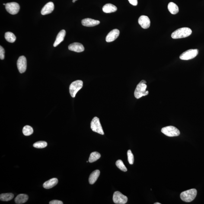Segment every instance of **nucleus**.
Wrapping results in <instances>:
<instances>
[{
  "label": "nucleus",
  "mask_w": 204,
  "mask_h": 204,
  "mask_svg": "<svg viewBox=\"0 0 204 204\" xmlns=\"http://www.w3.org/2000/svg\"><path fill=\"white\" fill-rule=\"evenodd\" d=\"M147 87L146 82L145 80H142L140 82L135 88V97L136 99H139L143 96L148 95V91H146Z\"/></svg>",
  "instance_id": "nucleus-1"
},
{
  "label": "nucleus",
  "mask_w": 204,
  "mask_h": 204,
  "mask_svg": "<svg viewBox=\"0 0 204 204\" xmlns=\"http://www.w3.org/2000/svg\"><path fill=\"white\" fill-rule=\"evenodd\" d=\"M192 33V30L189 28H182L173 32L171 34V37L174 39L182 38L190 36Z\"/></svg>",
  "instance_id": "nucleus-2"
},
{
  "label": "nucleus",
  "mask_w": 204,
  "mask_h": 204,
  "mask_svg": "<svg viewBox=\"0 0 204 204\" xmlns=\"http://www.w3.org/2000/svg\"><path fill=\"white\" fill-rule=\"evenodd\" d=\"M197 195V190L195 189H189L182 192L180 197L182 200L186 202H192L196 198Z\"/></svg>",
  "instance_id": "nucleus-3"
},
{
  "label": "nucleus",
  "mask_w": 204,
  "mask_h": 204,
  "mask_svg": "<svg viewBox=\"0 0 204 204\" xmlns=\"http://www.w3.org/2000/svg\"><path fill=\"white\" fill-rule=\"evenodd\" d=\"M161 132L166 136L169 137L177 136L180 134L179 130L175 127L168 126L162 128Z\"/></svg>",
  "instance_id": "nucleus-4"
},
{
  "label": "nucleus",
  "mask_w": 204,
  "mask_h": 204,
  "mask_svg": "<svg viewBox=\"0 0 204 204\" xmlns=\"http://www.w3.org/2000/svg\"><path fill=\"white\" fill-rule=\"evenodd\" d=\"M83 82L81 80H77L71 83L69 87V92L71 97L75 98L77 92L82 88Z\"/></svg>",
  "instance_id": "nucleus-5"
},
{
  "label": "nucleus",
  "mask_w": 204,
  "mask_h": 204,
  "mask_svg": "<svg viewBox=\"0 0 204 204\" xmlns=\"http://www.w3.org/2000/svg\"><path fill=\"white\" fill-rule=\"evenodd\" d=\"M90 127L92 130L94 132L100 134L102 135H104V132L100 124V119L97 117H94L92 119L90 124Z\"/></svg>",
  "instance_id": "nucleus-6"
},
{
  "label": "nucleus",
  "mask_w": 204,
  "mask_h": 204,
  "mask_svg": "<svg viewBox=\"0 0 204 204\" xmlns=\"http://www.w3.org/2000/svg\"><path fill=\"white\" fill-rule=\"evenodd\" d=\"M199 53L197 49H190L183 52L180 55V58L183 60H188L196 57Z\"/></svg>",
  "instance_id": "nucleus-7"
},
{
  "label": "nucleus",
  "mask_w": 204,
  "mask_h": 204,
  "mask_svg": "<svg viewBox=\"0 0 204 204\" xmlns=\"http://www.w3.org/2000/svg\"><path fill=\"white\" fill-rule=\"evenodd\" d=\"M113 200L115 203L124 204L127 202L128 199L120 192L116 191L113 194Z\"/></svg>",
  "instance_id": "nucleus-8"
},
{
  "label": "nucleus",
  "mask_w": 204,
  "mask_h": 204,
  "mask_svg": "<svg viewBox=\"0 0 204 204\" xmlns=\"http://www.w3.org/2000/svg\"><path fill=\"white\" fill-rule=\"evenodd\" d=\"M5 9L10 14L14 15L17 14L20 10V6L16 2H12L6 4Z\"/></svg>",
  "instance_id": "nucleus-9"
},
{
  "label": "nucleus",
  "mask_w": 204,
  "mask_h": 204,
  "mask_svg": "<svg viewBox=\"0 0 204 204\" xmlns=\"http://www.w3.org/2000/svg\"><path fill=\"white\" fill-rule=\"evenodd\" d=\"M17 67L20 74L24 73L27 69V60L24 56H20L17 61Z\"/></svg>",
  "instance_id": "nucleus-10"
},
{
  "label": "nucleus",
  "mask_w": 204,
  "mask_h": 204,
  "mask_svg": "<svg viewBox=\"0 0 204 204\" xmlns=\"http://www.w3.org/2000/svg\"><path fill=\"white\" fill-rule=\"evenodd\" d=\"M138 23L142 28L147 29L150 27L151 21L147 16L142 15L138 19Z\"/></svg>",
  "instance_id": "nucleus-11"
},
{
  "label": "nucleus",
  "mask_w": 204,
  "mask_h": 204,
  "mask_svg": "<svg viewBox=\"0 0 204 204\" xmlns=\"http://www.w3.org/2000/svg\"><path fill=\"white\" fill-rule=\"evenodd\" d=\"M119 33V31L117 29H115L110 31L106 36V40L107 43H110L113 41L116 40L118 37Z\"/></svg>",
  "instance_id": "nucleus-12"
},
{
  "label": "nucleus",
  "mask_w": 204,
  "mask_h": 204,
  "mask_svg": "<svg viewBox=\"0 0 204 204\" xmlns=\"http://www.w3.org/2000/svg\"><path fill=\"white\" fill-rule=\"evenodd\" d=\"M81 23L85 27H92L98 25L100 24V21L90 18H86L82 20Z\"/></svg>",
  "instance_id": "nucleus-13"
},
{
  "label": "nucleus",
  "mask_w": 204,
  "mask_h": 204,
  "mask_svg": "<svg viewBox=\"0 0 204 204\" xmlns=\"http://www.w3.org/2000/svg\"><path fill=\"white\" fill-rule=\"evenodd\" d=\"M54 9V5L53 2H49L46 4L42 8L41 14L43 15L51 14Z\"/></svg>",
  "instance_id": "nucleus-14"
},
{
  "label": "nucleus",
  "mask_w": 204,
  "mask_h": 204,
  "mask_svg": "<svg viewBox=\"0 0 204 204\" xmlns=\"http://www.w3.org/2000/svg\"><path fill=\"white\" fill-rule=\"evenodd\" d=\"M68 48L70 50L78 53L83 52L84 50L83 46L81 44L78 43L71 44L68 46Z\"/></svg>",
  "instance_id": "nucleus-15"
},
{
  "label": "nucleus",
  "mask_w": 204,
  "mask_h": 204,
  "mask_svg": "<svg viewBox=\"0 0 204 204\" xmlns=\"http://www.w3.org/2000/svg\"><path fill=\"white\" fill-rule=\"evenodd\" d=\"M66 34V32L64 30H61L57 36L56 40L54 43L53 46L56 47L61 42L63 41Z\"/></svg>",
  "instance_id": "nucleus-16"
},
{
  "label": "nucleus",
  "mask_w": 204,
  "mask_h": 204,
  "mask_svg": "<svg viewBox=\"0 0 204 204\" xmlns=\"http://www.w3.org/2000/svg\"><path fill=\"white\" fill-rule=\"evenodd\" d=\"M58 182L57 178H53L45 182L43 184V187L45 189H49L56 185Z\"/></svg>",
  "instance_id": "nucleus-17"
},
{
  "label": "nucleus",
  "mask_w": 204,
  "mask_h": 204,
  "mask_svg": "<svg viewBox=\"0 0 204 204\" xmlns=\"http://www.w3.org/2000/svg\"><path fill=\"white\" fill-rule=\"evenodd\" d=\"M117 7L116 6L111 4H106L103 8V12L106 14L115 12L117 11Z\"/></svg>",
  "instance_id": "nucleus-18"
},
{
  "label": "nucleus",
  "mask_w": 204,
  "mask_h": 204,
  "mask_svg": "<svg viewBox=\"0 0 204 204\" xmlns=\"http://www.w3.org/2000/svg\"><path fill=\"white\" fill-rule=\"evenodd\" d=\"M100 170H96L91 173L89 178V183L90 184H93L95 183L100 176Z\"/></svg>",
  "instance_id": "nucleus-19"
},
{
  "label": "nucleus",
  "mask_w": 204,
  "mask_h": 204,
  "mask_svg": "<svg viewBox=\"0 0 204 204\" xmlns=\"http://www.w3.org/2000/svg\"><path fill=\"white\" fill-rule=\"evenodd\" d=\"M28 196L25 194H20L16 197L14 201L16 203L20 204L24 203L27 202Z\"/></svg>",
  "instance_id": "nucleus-20"
},
{
  "label": "nucleus",
  "mask_w": 204,
  "mask_h": 204,
  "mask_svg": "<svg viewBox=\"0 0 204 204\" xmlns=\"http://www.w3.org/2000/svg\"><path fill=\"white\" fill-rule=\"evenodd\" d=\"M168 9L169 11L173 14H176L179 12L178 6L172 2H170L168 4Z\"/></svg>",
  "instance_id": "nucleus-21"
},
{
  "label": "nucleus",
  "mask_w": 204,
  "mask_h": 204,
  "mask_svg": "<svg viewBox=\"0 0 204 204\" xmlns=\"http://www.w3.org/2000/svg\"><path fill=\"white\" fill-rule=\"evenodd\" d=\"M100 156H101L100 154L97 152H92L90 154L88 161L90 163L94 162L97 161L99 158H100Z\"/></svg>",
  "instance_id": "nucleus-22"
},
{
  "label": "nucleus",
  "mask_w": 204,
  "mask_h": 204,
  "mask_svg": "<svg viewBox=\"0 0 204 204\" xmlns=\"http://www.w3.org/2000/svg\"><path fill=\"white\" fill-rule=\"evenodd\" d=\"M14 196V195L12 193L2 194L0 195V199L2 201L7 202L11 200Z\"/></svg>",
  "instance_id": "nucleus-23"
},
{
  "label": "nucleus",
  "mask_w": 204,
  "mask_h": 204,
  "mask_svg": "<svg viewBox=\"0 0 204 204\" xmlns=\"http://www.w3.org/2000/svg\"><path fill=\"white\" fill-rule=\"evenodd\" d=\"M5 38L7 41L10 43H14L16 40V37L14 33L11 32H7L5 33Z\"/></svg>",
  "instance_id": "nucleus-24"
},
{
  "label": "nucleus",
  "mask_w": 204,
  "mask_h": 204,
  "mask_svg": "<svg viewBox=\"0 0 204 204\" xmlns=\"http://www.w3.org/2000/svg\"><path fill=\"white\" fill-rule=\"evenodd\" d=\"M22 132L24 135L25 136H30L32 134H33V128L27 125V126H25L23 128Z\"/></svg>",
  "instance_id": "nucleus-25"
},
{
  "label": "nucleus",
  "mask_w": 204,
  "mask_h": 204,
  "mask_svg": "<svg viewBox=\"0 0 204 204\" xmlns=\"http://www.w3.org/2000/svg\"><path fill=\"white\" fill-rule=\"evenodd\" d=\"M33 146L34 148H44L47 146V143L46 141H39L34 143Z\"/></svg>",
  "instance_id": "nucleus-26"
},
{
  "label": "nucleus",
  "mask_w": 204,
  "mask_h": 204,
  "mask_svg": "<svg viewBox=\"0 0 204 204\" xmlns=\"http://www.w3.org/2000/svg\"><path fill=\"white\" fill-rule=\"evenodd\" d=\"M116 166L122 171L125 172L127 171V169L122 160H117L116 162Z\"/></svg>",
  "instance_id": "nucleus-27"
},
{
  "label": "nucleus",
  "mask_w": 204,
  "mask_h": 204,
  "mask_svg": "<svg viewBox=\"0 0 204 204\" xmlns=\"http://www.w3.org/2000/svg\"><path fill=\"white\" fill-rule=\"evenodd\" d=\"M128 161L130 164H133L134 162V156L130 150H128L127 152Z\"/></svg>",
  "instance_id": "nucleus-28"
},
{
  "label": "nucleus",
  "mask_w": 204,
  "mask_h": 204,
  "mask_svg": "<svg viewBox=\"0 0 204 204\" xmlns=\"http://www.w3.org/2000/svg\"><path fill=\"white\" fill-rule=\"evenodd\" d=\"M5 58V50L2 46H0V59L3 60Z\"/></svg>",
  "instance_id": "nucleus-29"
},
{
  "label": "nucleus",
  "mask_w": 204,
  "mask_h": 204,
  "mask_svg": "<svg viewBox=\"0 0 204 204\" xmlns=\"http://www.w3.org/2000/svg\"><path fill=\"white\" fill-rule=\"evenodd\" d=\"M50 204H63L62 201L58 200H53L49 202Z\"/></svg>",
  "instance_id": "nucleus-30"
},
{
  "label": "nucleus",
  "mask_w": 204,
  "mask_h": 204,
  "mask_svg": "<svg viewBox=\"0 0 204 204\" xmlns=\"http://www.w3.org/2000/svg\"><path fill=\"white\" fill-rule=\"evenodd\" d=\"M130 3L134 6H136L138 4L137 0H128Z\"/></svg>",
  "instance_id": "nucleus-31"
},
{
  "label": "nucleus",
  "mask_w": 204,
  "mask_h": 204,
  "mask_svg": "<svg viewBox=\"0 0 204 204\" xmlns=\"http://www.w3.org/2000/svg\"><path fill=\"white\" fill-rule=\"evenodd\" d=\"M154 204H161V203H160V202H155V203H154Z\"/></svg>",
  "instance_id": "nucleus-32"
},
{
  "label": "nucleus",
  "mask_w": 204,
  "mask_h": 204,
  "mask_svg": "<svg viewBox=\"0 0 204 204\" xmlns=\"http://www.w3.org/2000/svg\"><path fill=\"white\" fill-rule=\"evenodd\" d=\"M75 1H76L75 0H73V2H74V3L75 2Z\"/></svg>",
  "instance_id": "nucleus-33"
},
{
  "label": "nucleus",
  "mask_w": 204,
  "mask_h": 204,
  "mask_svg": "<svg viewBox=\"0 0 204 204\" xmlns=\"http://www.w3.org/2000/svg\"><path fill=\"white\" fill-rule=\"evenodd\" d=\"M3 5H5V6L6 4H3Z\"/></svg>",
  "instance_id": "nucleus-34"
},
{
  "label": "nucleus",
  "mask_w": 204,
  "mask_h": 204,
  "mask_svg": "<svg viewBox=\"0 0 204 204\" xmlns=\"http://www.w3.org/2000/svg\"><path fill=\"white\" fill-rule=\"evenodd\" d=\"M88 161H87V163H88Z\"/></svg>",
  "instance_id": "nucleus-35"
},
{
  "label": "nucleus",
  "mask_w": 204,
  "mask_h": 204,
  "mask_svg": "<svg viewBox=\"0 0 204 204\" xmlns=\"http://www.w3.org/2000/svg\"><path fill=\"white\" fill-rule=\"evenodd\" d=\"M75 1H76V0H75Z\"/></svg>",
  "instance_id": "nucleus-36"
}]
</instances>
